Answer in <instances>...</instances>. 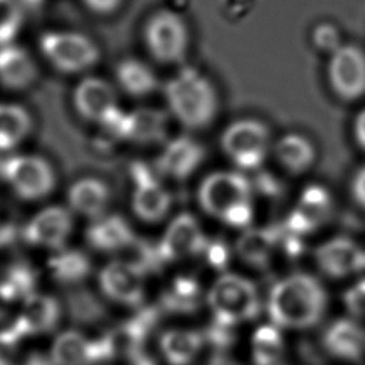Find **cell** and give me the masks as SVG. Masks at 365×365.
I'll use <instances>...</instances> for the list:
<instances>
[{"instance_id": "52a82bcc", "label": "cell", "mask_w": 365, "mask_h": 365, "mask_svg": "<svg viewBox=\"0 0 365 365\" xmlns=\"http://www.w3.org/2000/svg\"><path fill=\"white\" fill-rule=\"evenodd\" d=\"M143 40L154 60L174 64L182 61L188 51L190 31L180 14L173 10H158L147 19Z\"/></svg>"}, {"instance_id": "30bf717a", "label": "cell", "mask_w": 365, "mask_h": 365, "mask_svg": "<svg viewBox=\"0 0 365 365\" xmlns=\"http://www.w3.org/2000/svg\"><path fill=\"white\" fill-rule=\"evenodd\" d=\"M207 240L195 217L188 212L177 215L167 227L160 245L161 259L178 261L205 251Z\"/></svg>"}, {"instance_id": "7bdbcfd3", "label": "cell", "mask_w": 365, "mask_h": 365, "mask_svg": "<svg viewBox=\"0 0 365 365\" xmlns=\"http://www.w3.org/2000/svg\"><path fill=\"white\" fill-rule=\"evenodd\" d=\"M21 6H26V7H30V9H34V7H38L40 4H43L44 0H19Z\"/></svg>"}, {"instance_id": "2e32d148", "label": "cell", "mask_w": 365, "mask_h": 365, "mask_svg": "<svg viewBox=\"0 0 365 365\" xmlns=\"http://www.w3.org/2000/svg\"><path fill=\"white\" fill-rule=\"evenodd\" d=\"M271 155L285 173L302 175L314 167L318 151L311 138L301 133L288 131L274 141Z\"/></svg>"}, {"instance_id": "ab89813d", "label": "cell", "mask_w": 365, "mask_h": 365, "mask_svg": "<svg viewBox=\"0 0 365 365\" xmlns=\"http://www.w3.org/2000/svg\"><path fill=\"white\" fill-rule=\"evenodd\" d=\"M16 299L17 298L13 291L4 282H0V319L9 314L10 307L14 304Z\"/></svg>"}, {"instance_id": "603a6c76", "label": "cell", "mask_w": 365, "mask_h": 365, "mask_svg": "<svg viewBox=\"0 0 365 365\" xmlns=\"http://www.w3.org/2000/svg\"><path fill=\"white\" fill-rule=\"evenodd\" d=\"M88 244L98 251H118L135 240L128 222L120 215H103L87 228Z\"/></svg>"}, {"instance_id": "74e56055", "label": "cell", "mask_w": 365, "mask_h": 365, "mask_svg": "<svg viewBox=\"0 0 365 365\" xmlns=\"http://www.w3.org/2000/svg\"><path fill=\"white\" fill-rule=\"evenodd\" d=\"M83 4L93 13L100 16L113 14L118 10L123 0H81Z\"/></svg>"}, {"instance_id": "9a60e30c", "label": "cell", "mask_w": 365, "mask_h": 365, "mask_svg": "<svg viewBox=\"0 0 365 365\" xmlns=\"http://www.w3.org/2000/svg\"><path fill=\"white\" fill-rule=\"evenodd\" d=\"M74 106L87 120L104 124L118 108L114 88L101 78L87 77L74 90Z\"/></svg>"}, {"instance_id": "83f0119b", "label": "cell", "mask_w": 365, "mask_h": 365, "mask_svg": "<svg viewBox=\"0 0 365 365\" xmlns=\"http://www.w3.org/2000/svg\"><path fill=\"white\" fill-rule=\"evenodd\" d=\"M31 128L29 113L17 104H0V151L17 147Z\"/></svg>"}, {"instance_id": "e0dca14e", "label": "cell", "mask_w": 365, "mask_h": 365, "mask_svg": "<svg viewBox=\"0 0 365 365\" xmlns=\"http://www.w3.org/2000/svg\"><path fill=\"white\" fill-rule=\"evenodd\" d=\"M58 319V304L54 298L43 294H30L23 299V305L13 327L20 338L40 335L51 331Z\"/></svg>"}, {"instance_id": "60d3db41", "label": "cell", "mask_w": 365, "mask_h": 365, "mask_svg": "<svg viewBox=\"0 0 365 365\" xmlns=\"http://www.w3.org/2000/svg\"><path fill=\"white\" fill-rule=\"evenodd\" d=\"M208 247V245H207ZM224 250L221 245H211L208 247V257H210V261L214 264V265H221L222 261H225V255H224Z\"/></svg>"}, {"instance_id": "b9f144b4", "label": "cell", "mask_w": 365, "mask_h": 365, "mask_svg": "<svg viewBox=\"0 0 365 365\" xmlns=\"http://www.w3.org/2000/svg\"><path fill=\"white\" fill-rule=\"evenodd\" d=\"M23 365H53V362L50 361V358H46L43 355H31L26 359Z\"/></svg>"}, {"instance_id": "ac0fdd59", "label": "cell", "mask_w": 365, "mask_h": 365, "mask_svg": "<svg viewBox=\"0 0 365 365\" xmlns=\"http://www.w3.org/2000/svg\"><path fill=\"white\" fill-rule=\"evenodd\" d=\"M135 191L133 194L134 214L145 222L163 220L171 205L170 194L141 165L134 170Z\"/></svg>"}, {"instance_id": "7402d4cb", "label": "cell", "mask_w": 365, "mask_h": 365, "mask_svg": "<svg viewBox=\"0 0 365 365\" xmlns=\"http://www.w3.org/2000/svg\"><path fill=\"white\" fill-rule=\"evenodd\" d=\"M332 210V198L322 185H307L301 192L291 222L298 231H312L322 225Z\"/></svg>"}, {"instance_id": "8fae6325", "label": "cell", "mask_w": 365, "mask_h": 365, "mask_svg": "<svg viewBox=\"0 0 365 365\" xmlns=\"http://www.w3.org/2000/svg\"><path fill=\"white\" fill-rule=\"evenodd\" d=\"M98 282L103 292L120 304L137 305L144 298V272L134 262H108L101 269Z\"/></svg>"}, {"instance_id": "d6986e66", "label": "cell", "mask_w": 365, "mask_h": 365, "mask_svg": "<svg viewBox=\"0 0 365 365\" xmlns=\"http://www.w3.org/2000/svg\"><path fill=\"white\" fill-rule=\"evenodd\" d=\"M315 259L324 274L342 278L361 267L362 251L354 241L339 237L319 245L315 251Z\"/></svg>"}, {"instance_id": "cb8c5ba5", "label": "cell", "mask_w": 365, "mask_h": 365, "mask_svg": "<svg viewBox=\"0 0 365 365\" xmlns=\"http://www.w3.org/2000/svg\"><path fill=\"white\" fill-rule=\"evenodd\" d=\"M110 202V191L104 182L96 178H83L74 182L68 191L70 207L91 220L101 218Z\"/></svg>"}, {"instance_id": "6da1fadb", "label": "cell", "mask_w": 365, "mask_h": 365, "mask_svg": "<svg viewBox=\"0 0 365 365\" xmlns=\"http://www.w3.org/2000/svg\"><path fill=\"white\" fill-rule=\"evenodd\" d=\"M271 322L281 329L302 331L315 327L328 308L322 282L307 272H292L278 279L267 297Z\"/></svg>"}, {"instance_id": "f1b7e54d", "label": "cell", "mask_w": 365, "mask_h": 365, "mask_svg": "<svg viewBox=\"0 0 365 365\" xmlns=\"http://www.w3.org/2000/svg\"><path fill=\"white\" fill-rule=\"evenodd\" d=\"M48 269L57 281L73 284L88 274L90 261L80 251H61L48 259Z\"/></svg>"}, {"instance_id": "277c9868", "label": "cell", "mask_w": 365, "mask_h": 365, "mask_svg": "<svg viewBox=\"0 0 365 365\" xmlns=\"http://www.w3.org/2000/svg\"><path fill=\"white\" fill-rule=\"evenodd\" d=\"M274 141L268 124L254 117L232 121L221 134L224 154L242 171L259 168L271 155Z\"/></svg>"}, {"instance_id": "ba28073f", "label": "cell", "mask_w": 365, "mask_h": 365, "mask_svg": "<svg viewBox=\"0 0 365 365\" xmlns=\"http://www.w3.org/2000/svg\"><path fill=\"white\" fill-rule=\"evenodd\" d=\"M325 76L329 90L338 100H361L365 97V50L358 44L344 43L329 54Z\"/></svg>"}, {"instance_id": "5b68a950", "label": "cell", "mask_w": 365, "mask_h": 365, "mask_svg": "<svg viewBox=\"0 0 365 365\" xmlns=\"http://www.w3.org/2000/svg\"><path fill=\"white\" fill-rule=\"evenodd\" d=\"M211 312L220 325L231 327L254 319L261 309L257 287L238 274H222L207 295Z\"/></svg>"}, {"instance_id": "ee69618b", "label": "cell", "mask_w": 365, "mask_h": 365, "mask_svg": "<svg viewBox=\"0 0 365 365\" xmlns=\"http://www.w3.org/2000/svg\"><path fill=\"white\" fill-rule=\"evenodd\" d=\"M208 365H235V364L228 361V359H225V358H215Z\"/></svg>"}, {"instance_id": "44dd1931", "label": "cell", "mask_w": 365, "mask_h": 365, "mask_svg": "<svg viewBox=\"0 0 365 365\" xmlns=\"http://www.w3.org/2000/svg\"><path fill=\"white\" fill-rule=\"evenodd\" d=\"M204 155L201 144L188 137H178L167 144L158 160V167L164 174L182 180L198 168Z\"/></svg>"}, {"instance_id": "7a4b0ae2", "label": "cell", "mask_w": 365, "mask_h": 365, "mask_svg": "<svg viewBox=\"0 0 365 365\" xmlns=\"http://www.w3.org/2000/svg\"><path fill=\"white\" fill-rule=\"evenodd\" d=\"M201 208L221 222L245 228L254 218L252 185L240 171L210 174L198 188Z\"/></svg>"}, {"instance_id": "ffe728a7", "label": "cell", "mask_w": 365, "mask_h": 365, "mask_svg": "<svg viewBox=\"0 0 365 365\" xmlns=\"http://www.w3.org/2000/svg\"><path fill=\"white\" fill-rule=\"evenodd\" d=\"M37 77L31 54L16 43L0 46V83L10 90H24Z\"/></svg>"}, {"instance_id": "4fadbf2b", "label": "cell", "mask_w": 365, "mask_h": 365, "mask_svg": "<svg viewBox=\"0 0 365 365\" xmlns=\"http://www.w3.org/2000/svg\"><path fill=\"white\" fill-rule=\"evenodd\" d=\"M108 341H91L77 331H64L53 342L50 361L53 365H93L110 355Z\"/></svg>"}, {"instance_id": "f546056e", "label": "cell", "mask_w": 365, "mask_h": 365, "mask_svg": "<svg viewBox=\"0 0 365 365\" xmlns=\"http://www.w3.org/2000/svg\"><path fill=\"white\" fill-rule=\"evenodd\" d=\"M328 335V348L332 354L341 358L354 359L362 352L364 336L355 325H341L331 329Z\"/></svg>"}, {"instance_id": "1f68e13d", "label": "cell", "mask_w": 365, "mask_h": 365, "mask_svg": "<svg viewBox=\"0 0 365 365\" xmlns=\"http://www.w3.org/2000/svg\"><path fill=\"white\" fill-rule=\"evenodd\" d=\"M311 41L317 50L327 53L328 56L332 54L335 50H338L344 44L339 29L335 24L328 21L318 23L312 29Z\"/></svg>"}, {"instance_id": "d6a6232c", "label": "cell", "mask_w": 365, "mask_h": 365, "mask_svg": "<svg viewBox=\"0 0 365 365\" xmlns=\"http://www.w3.org/2000/svg\"><path fill=\"white\" fill-rule=\"evenodd\" d=\"M268 240L257 231H247L238 241V252L248 262H258L264 258Z\"/></svg>"}, {"instance_id": "484cf974", "label": "cell", "mask_w": 365, "mask_h": 365, "mask_svg": "<svg viewBox=\"0 0 365 365\" xmlns=\"http://www.w3.org/2000/svg\"><path fill=\"white\" fill-rule=\"evenodd\" d=\"M115 78L120 87L133 97H143L157 88L154 71L138 58H123L115 67Z\"/></svg>"}, {"instance_id": "4dcf8cb0", "label": "cell", "mask_w": 365, "mask_h": 365, "mask_svg": "<svg viewBox=\"0 0 365 365\" xmlns=\"http://www.w3.org/2000/svg\"><path fill=\"white\" fill-rule=\"evenodd\" d=\"M19 0H0V46L14 43L23 26V10Z\"/></svg>"}, {"instance_id": "e575fe53", "label": "cell", "mask_w": 365, "mask_h": 365, "mask_svg": "<svg viewBox=\"0 0 365 365\" xmlns=\"http://www.w3.org/2000/svg\"><path fill=\"white\" fill-rule=\"evenodd\" d=\"M16 295V298H26L29 297L34 287V278L31 275V272L26 268H16L13 271H10V274L7 275V278L3 281Z\"/></svg>"}, {"instance_id": "d590c367", "label": "cell", "mask_w": 365, "mask_h": 365, "mask_svg": "<svg viewBox=\"0 0 365 365\" xmlns=\"http://www.w3.org/2000/svg\"><path fill=\"white\" fill-rule=\"evenodd\" d=\"M20 336L11 329L0 331V365H13Z\"/></svg>"}, {"instance_id": "4316f807", "label": "cell", "mask_w": 365, "mask_h": 365, "mask_svg": "<svg viewBox=\"0 0 365 365\" xmlns=\"http://www.w3.org/2000/svg\"><path fill=\"white\" fill-rule=\"evenodd\" d=\"M282 329L272 322L258 327L251 338V356L255 365H281L285 354Z\"/></svg>"}, {"instance_id": "9c48e42d", "label": "cell", "mask_w": 365, "mask_h": 365, "mask_svg": "<svg viewBox=\"0 0 365 365\" xmlns=\"http://www.w3.org/2000/svg\"><path fill=\"white\" fill-rule=\"evenodd\" d=\"M1 175L23 200H38L48 195L56 184L50 164L37 155H14L1 165Z\"/></svg>"}, {"instance_id": "8992f818", "label": "cell", "mask_w": 365, "mask_h": 365, "mask_svg": "<svg viewBox=\"0 0 365 365\" xmlns=\"http://www.w3.org/2000/svg\"><path fill=\"white\" fill-rule=\"evenodd\" d=\"M44 58L61 73H81L97 64L100 51L86 34L73 30H48L38 38Z\"/></svg>"}, {"instance_id": "3957f363", "label": "cell", "mask_w": 365, "mask_h": 365, "mask_svg": "<svg viewBox=\"0 0 365 365\" xmlns=\"http://www.w3.org/2000/svg\"><path fill=\"white\" fill-rule=\"evenodd\" d=\"M165 100L174 117L188 128L208 125L218 111L214 84L197 68L182 67L164 87Z\"/></svg>"}, {"instance_id": "5bb4252c", "label": "cell", "mask_w": 365, "mask_h": 365, "mask_svg": "<svg viewBox=\"0 0 365 365\" xmlns=\"http://www.w3.org/2000/svg\"><path fill=\"white\" fill-rule=\"evenodd\" d=\"M73 227L70 211L63 207H47L37 212L24 227V240L37 247L60 250L66 244Z\"/></svg>"}, {"instance_id": "836d02e7", "label": "cell", "mask_w": 365, "mask_h": 365, "mask_svg": "<svg viewBox=\"0 0 365 365\" xmlns=\"http://www.w3.org/2000/svg\"><path fill=\"white\" fill-rule=\"evenodd\" d=\"M197 295H198L197 284L192 279L184 278V279H177L174 282L168 301L171 302L173 308L187 309L194 305V302L197 301Z\"/></svg>"}, {"instance_id": "8d00e7d4", "label": "cell", "mask_w": 365, "mask_h": 365, "mask_svg": "<svg viewBox=\"0 0 365 365\" xmlns=\"http://www.w3.org/2000/svg\"><path fill=\"white\" fill-rule=\"evenodd\" d=\"M349 195L352 201L365 211V164L358 167L349 180Z\"/></svg>"}, {"instance_id": "7c38bea8", "label": "cell", "mask_w": 365, "mask_h": 365, "mask_svg": "<svg viewBox=\"0 0 365 365\" xmlns=\"http://www.w3.org/2000/svg\"><path fill=\"white\" fill-rule=\"evenodd\" d=\"M104 125L118 137L135 143H154L165 135L167 117L153 108H137L127 114L118 108Z\"/></svg>"}, {"instance_id": "d4e9b609", "label": "cell", "mask_w": 365, "mask_h": 365, "mask_svg": "<svg viewBox=\"0 0 365 365\" xmlns=\"http://www.w3.org/2000/svg\"><path fill=\"white\" fill-rule=\"evenodd\" d=\"M204 345V336L192 329H170L160 339V352L168 365H191Z\"/></svg>"}, {"instance_id": "f35d334b", "label": "cell", "mask_w": 365, "mask_h": 365, "mask_svg": "<svg viewBox=\"0 0 365 365\" xmlns=\"http://www.w3.org/2000/svg\"><path fill=\"white\" fill-rule=\"evenodd\" d=\"M352 137L355 144L365 151V107L361 108L352 120Z\"/></svg>"}]
</instances>
